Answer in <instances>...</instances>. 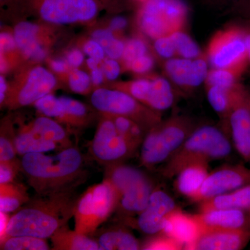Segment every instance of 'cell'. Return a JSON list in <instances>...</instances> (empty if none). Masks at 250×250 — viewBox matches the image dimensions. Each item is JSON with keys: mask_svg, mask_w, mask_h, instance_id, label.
<instances>
[{"mask_svg": "<svg viewBox=\"0 0 250 250\" xmlns=\"http://www.w3.org/2000/svg\"><path fill=\"white\" fill-rule=\"evenodd\" d=\"M242 72L228 68H210L205 82L206 87L211 85L231 88L238 84Z\"/></svg>", "mask_w": 250, "mask_h": 250, "instance_id": "e575fe53", "label": "cell"}, {"mask_svg": "<svg viewBox=\"0 0 250 250\" xmlns=\"http://www.w3.org/2000/svg\"><path fill=\"white\" fill-rule=\"evenodd\" d=\"M206 88L208 103L227 126L231 110L248 92L239 83L231 88L211 85Z\"/></svg>", "mask_w": 250, "mask_h": 250, "instance_id": "7402d4cb", "label": "cell"}, {"mask_svg": "<svg viewBox=\"0 0 250 250\" xmlns=\"http://www.w3.org/2000/svg\"><path fill=\"white\" fill-rule=\"evenodd\" d=\"M177 208L175 202L169 194L161 189L155 188L147 207L138 215L137 220L128 225L152 236L162 231L166 219Z\"/></svg>", "mask_w": 250, "mask_h": 250, "instance_id": "5bb4252c", "label": "cell"}, {"mask_svg": "<svg viewBox=\"0 0 250 250\" xmlns=\"http://www.w3.org/2000/svg\"><path fill=\"white\" fill-rule=\"evenodd\" d=\"M116 192L107 179L86 189L77 199L74 217L75 230L91 236L116 212Z\"/></svg>", "mask_w": 250, "mask_h": 250, "instance_id": "8992f818", "label": "cell"}, {"mask_svg": "<svg viewBox=\"0 0 250 250\" xmlns=\"http://www.w3.org/2000/svg\"><path fill=\"white\" fill-rule=\"evenodd\" d=\"M200 213L223 208L249 210L250 184L200 202Z\"/></svg>", "mask_w": 250, "mask_h": 250, "instance_id": "cb8c5ba5", "label": "cell"}, {"mask_svg": "<svg viewBox=\"0 0 250 250\" xmlns=\"http://www.w3.org/2000/svg\"><path fill=\"white\" fill-rule=\"evenodd\" d=\"M249 211H250V209H249Z\"/></svg>", "mask_w": 250, "mask_h": 250, "instance_id": "6125c7cd", "label": "cell"}, {"mask_svg": "<svg viewBox=\"0 0 250 250\" xmlns=\"http://www.w3.org/2000/svg\"><path fill=\"white\" fill-rule=\"evenodd\" d=\"M188 117L175 116L161 121L148 131L140 152V164L153 169L169 160L196 129Z\"/></svg>", "mask_w": 250, "mask_h": 250, "instance_id": "5b68a950", "label": "cell"}, {"mask_svg": "<svg viewBox=\"0 0 250 250\" xmlns=\"http://www.w3.org/2000/svg\"><path fill=\"white\" fill-rule=\"evenodd\" d=\"M47 239L29 236H9L0 241L1 250H47Z\"/></svg>", "mask_w": 250, "mask_h": 250, "instance_id": "1f68e13d", "label": "cell"}, {"mask_svg": "<svg viewBox=\"0 0 250 250\" xmlns=\"http://www.w3.org/2000/svg\"><path fill=\"white\" fill-rule=\"evenodd\" d=\"M78 197L75 189L36 195L10 217L2 240L15 236L50 238L73 218Z\"/></svg>", "mask_w": 250, "mask_h": 250, "instance_id": "7a4b0ae2", "label": "cell"}, {"mask_svg": "<svg viewBox=\"0 0 250 250\" xmlns=\"http://www.w3.org/2000/svg\"><path fill=\"white\" fill-rule=\"evenodd\" d=\"M90 102L103 115L126 117L147 131L162 121L160 112L148 107L123 90L98 88L92 94Z\"/></svg>", "mask_w": 250, "mask_h": 250, "instance_id": "ba28073f", "label": "cell"}, {"mask_svg": "<svg viewBox=\"0 0 250 250\" xmlns=\"http://www.w3.org/2000/svg\"><path fill=\"white\" fill-rule=\"evenodd\" d=\"M103 70L105 77L111 81L116 80L121 73V65L116 59H106L103 64Z\"/></svg>", "mask_w": 250, "mask_h": 250, "instance_id": "f6af8a7d", "label": "cell"}, {"mask_svg": "<svg viewBox=\"0 0 250 250\" xmlns=\"http://www.w3.org/2000/svg\"><path fill=\"white\" fill-rule=\"evenodd\" d=\"M228 131L231 134L233 147L243 160L250 166V95L238 102L229 116Z\"/></svg>", "mask_w": 250, "mask_h": 250, "instance_id": "ac0fdd59", "label": "cell"}, {"mask_svg": "<svg viewBox=\"0 0 250 250\" xmlns=\"http://www.w3.org/2000/svg\"><path fill=\"white\" fill-rule=\"evenodd\" d=\"M250 184V168L242 165L222 166L209 172L201 188L190 197L201 202Z\"/></svg>", "mask_w": 250, "mask_h": 250, "instance_id": "7c38bea8", "label": "cell"}, {"mask_svg": "<svg viewBox=\"0 0 250 250\" xmlns=\"http://www.w3.org/2000/svg\"><path fill=\"white\" fill-rule=\"evenodd\" d=\"M39 27L30 22H21L15 27L14 37L16 47L21 53L31 60L40 62L46 57V51L39 39Z\"/></svg>", "mask_w": 250, "mask_h": 250, "instance_id": "603a6c76", "label": "cell"}, {"mask_svg": "<svg viewBox=\"0 0 250 250\" xmlns=\"http://www.w3.org/2000/svg\"><path fill=\"white\" fill-rule=\"evenodd\" d=\"M8 214L9 213L0 211V218H1V220H0V224H1V226H0V241L4 238L5 233H6V228H7L8 223H9L10 218Z\"/></svg>", "mask_w": 250, "mask_h": 250, "instance_id": "816d5d0a", "label": "cell"}, {"mask_svg": "<svg viewBox=\"0 0 250 250\" xmlns=\"http://www.w3.org/2000/svg\"><path fill=\"white\" fill-rule=\"evenodd\" d=\"M92 38L100 44L109 59H121L124 54L125 43L117 39L111 29H98L92 34Z\"/></svg>", "mask_w": 250, "mask_h": 250, "instance_id": "d6a6232c", "label": "cell"}, {"mask_svg": "<svg viewBox=\"0 0 250 250\" xmlns=\"http://www.w3.org/2000/svg\"><path fill=\"white\" fill-rule=\"evenodd\" d=\"M56 85L55 77L49 70L42 66L34 67L24 83L6 98V103L11 108L28 106L50 93Z\"/></svg>", "mask_w": 250, "mask_h": 250, "instance_id": "9a60e30c", "label": "cell"}, {"mask_svg": "<svg viewBox=\"0 0 250 250\" xmlns=\"http://www.w3.org/2000/svg\"><path fill=\"white\" fill-rule=\"evenodd\" d=\"M104 178L114 188L117 196L115 213L123 224L146 208L155 189L152 181L143 171L123 164L105 167Z\"/></svg>", "mask_w": 250, "mask_h": 250, "instance_id": "277c9868", "label": "cell"}, {"mask_svg": "<svg viewBox=\"0 0 250 250\" xmlns=\"http://www.w3.org/2000/svg\"><path fill=\"white\" fill-rule=\"evenodd\" d=\"M184 248L182 243L162 231L152 235L141 245L143 250H180Z\"/></svg>", "mask_w": 250, "mask_h": 250, "instance_id": "8d00e7d4", "label": "cell"}, {"mask_svg": "<svg viewBox=\"0 0 250 250\" xmlns=\"http://www.w3.org/2000/svg\"><path fill=\"white\" fill-rule=\"evenodd\" d=\"M19 172H21L19 159L10 162H0V184L14 182Z\"/></svg>", "mask_w": 250, "mask_h": 250, "instance_id": "b9f144b4", "label": "cell"}, {"mask_svg": "<svg viewBox=\"0 0 250 250\" xmlns=\"http://www.w3.org/2000/svg\"><path fill=\"white\" fill-rule=\"evenodd\" d=\"M91 79L86 72L75 68L69 75L68 84L74 93H85L89 89Z\"/></svg>", "mask_w": 250, "mask_h": 250, "instance_id": "ab89813d", "label": "cell"}, {"mask_svg": "<svg viewBox=\"0 0 250 250\" xmlns=\"http://www.w3.org/2000/svg\"><path fill=\"white\" fill-rule=\"evenodd\" d=\"M117 130L136 148L141 147L148 131L136 122L121 116H110Z\"/></svg>", "mask_w": 250, "mask_h": 250, "instance_id": "4dcf8cb0", "label": "cell"}, {"mask_svg": "<svg viewBox=\"0 0 250 250\" xmlns=\"http://www.w3.org/2000/svg\"><path fill=\"white\" fill-rule=\"evenodd\" d=\"M50 239L55 250H102L91 236L71 230L67 225L59 229Z\"/></svg>", "mask_w": 250, "mask_h": 250, "instance_id": "d4e9b609", "label": "cell"}, {"mask_svg": "<svg viewBox=\"0 0 250 250\" xmlns=\"http://www.w3.org/2000/svg\"><path fill=\"white\" fill-rule=\"evenodd\" d=\"M188 17L184 0H146L137 14V24L143 34L153 40L183 31Z\"/></svg>", "mask_w": 250, "mask_h": 250, "instance_id": "52a82bcc", "label": "cell"}, {"mask_svg": "<svg viewBox=\"0 0 250 250\" xmlns=\"http://www.w3.org/2000/svg\"><path fill=\"white\" fill-rule=\"evenodd\" d=\"M139 1H143V2H144V1H146V0H139Z\"/></svg>", "mask_w": 250, "mask_h": 250, "instance_id": "91938a15", "label": "cell"}, {"mask_svg": "<svg viewBox=\"0 0 250 250\" xmlns=\"http://www.w3.org/2000/svg\"><path fill=\"white\" fill-rule=\"evenodd\" d=\"M99 7L97 0H40L39 10L45 22L70 24L91 21Z\"/></svg>", "mask_w": 250, "mask_h": 250, "instance_id": "8fae6325", "label": "cell"}, {"mask_svg": "<svg viewBox=\"0 0 250 250\" xmlns=\"http://www.w3.org/2000/svg\"><path fill=\"white\" fill-rule=\"evenodd\" d=\"M99 62L98 60L93 58H90L87 59L86 63L88 67H89L90 70H93V69L97 68L98 67Z\"/></svg>", "mask_w": 250, "mask_h": 250, "instance_id": "11a10c76", "label": "cell"}, {"mask_svg": "<svg viewBox=\"0 0 250 250\" xmlns=\"http://www.w3.org/2000/svg\"><path fill=\"white\" fill-rule=\"evenodd\" d=\"M250 241V229H202L197 239L184 250H239Z\"/></svg>", "mask_w": 250, "mask_h": 250, "instance_id": "e0dca14e", "label": "cell"}, {"mask_svg": "<svg viewBox=\"0 0 250 250\" xmlns=\"http://www.w3.org/2000/svg\"><path fill=\"white\" fill-rule=\"evenodd\" d=\"M247 11H248V12H250V6L249 8H248V9H247Z\"/></svg>", "mask_w": 250, "mask_h": 250, "instance_id": "680465c9", "label": "cell"}, {"mask_svg": "<svg viewBox=\"0 0 250 250\" xmlns=\"http://www.w3.org/2000/svg\"><path fill=\"white\" fill-rule=\"evenodd\" d=\"M208 1L213 3H222V4H227V3L228 4H231V3H233V4L238 5L243 2L244 0H208Z\"/></svg>", "mask_w": 250, "mask_h": 250, "instance_id": "db71d44e", "label": "cell"}, {"mask_svg": "<svg viewBox=\"0 0 250 250\" xmlns=\"http://www.w3.org/2000/svg\"><path fill=\"white\" fill-rule=\"evenodd\" d=\"M6 1V0H1V2H3V1Z\"/></svg>", "mask_w": 250, "mask_h": 250, "instance_id": "94428289", "label": "cell"}, {"mask_svg": "<svg viewBox=\"0 0 250 250\" xmlns=\"http://www.w3.org/2000/svg\"><path fill=\"white\" fill-rule=\"evenodd\" d=\"M127 24V21L123 16H116L110 22L109 29L112 31L123 30Z\"/></svg>", "mask_w": 250, "mask_h": 250, "instance_id": "c3c4849f", "label": "cell"}, {"mask_svg": "<svg viewBox=\"0 0 250 250\" xmlns=\"http://www.w3.org/2000/svg\"><path fill=\"white\" fill-rule=\"evenodd\" d=\"M136 150L137 148L118 132L111 118L103 115L88 147L92 159L108 167L123 164L132 157Z\"/></svg>", "mask_w": 250, "mask_h": 250, "instance_id": "30bf717a", "label": "cell"}, {"mask_svg": "<svg viewBox=\"0 0 250 250\" xmlns=\"http://www.w3.org/2000/svg\"><path fill=\"white\" fill-rule=\"evenodd\" d=\"M208 174V164L200 163L187 166L176 176L174 187L181 195L190 198L198 191Z\"/></svg>", "mask_w": 250, "mask_h": 250, "instance_id": "484cf974", "label": "cell"}, {"mask_svg": "<svg viewBox=\"0 0 250 250\" xmlns=\"http://www.w3.org/2000/svg\"><path fill=\"white\" fill-rule=\"evenodd\" d=\"M154 65V59L149 54L135 59L126 65L129 69L136 74H145L150 71Z\"/></svg>", "mask_w": 250, "mask_h": 250, "instance_id": "7bdbcfd3", "label": "cell"}, {"mask_svg": "<svg viewBox=\"0 0 250 250\" xmlns=\"http://www.w3.org/2000/svg\"><path fill=\"white\" fill-rule=\"evenodd\" d=\"M175 46L177 57L195 59L205 57L201 49L190 36L184 31H179L171 35Z\"/></svg>", "mask_w": 250, "mask_h": 250, "instance_id": "836d02e7", "label": "cell"}, {"mask_svg": "<svg viewBox=\"0 0 250 250\" xmlns=\"http://www.w3.org/2000/svg\"><path fill=\"white\" fill-rule=\"evenodd\" d=\"M68 63L62 59H54L51 62V67L57 73H63L68 69Z\"/></svg>", "mask_w": 250, "mask_h": 250, "instance_id": "681fc988", "label": "cell"}, {"mask_svg": "<svg viewBox=\"0 0 250 250\" xmlns=\"http://www.w3.org/2000/svg\"><path fill=\"white\" fill-rule=\"evenodd\" d=\"M29 200L27 188L23 184L15 182L0 184V211H16Z\"/></svg>", "mask_w": 250, "mask_h": 250, "instance_id": "f1b7e54d", "label": "cell"}, {"mask_svg": "<svg viewBox=\"0 0 250 250\" xmlns=\"http://www.w3.org/2000/svg\"><path fill=\"white\" fill-rule=\"evenodd\" d=\"M231 142L226 133L216 126H199L166 161L161 169V175L167 179L173 178L187 166L225 159L231 154Z\"/></svg>", "mask_w": 250, "mask_h": 250, "instance_id": "3957f363", "label": "cell"}, {"mask_svg": "<svg viewBox=\"0 0 250 250\" xmlns=\"http://www.w3.org/2000/svg\"><path fill=\"white\" fill-rule=\"evenodd\" d=\"M30 125L41 137L49 142L55 143L62 150L73 146L66 130L58 121H54L49 117L42 116L36 118Z\"/></svg>", "mask_w": 250, "mask_h": 250, "instance_id": "83f0119b", "label": "cell"}, {"mask_svg": "<svg viewBox=\"0 0 250 250\" xmlns=\"http://www.w3.org/2000/svg\"><path fill=\"white\" fill-rule=\"evenodd\" d=\"M201 231V225L195 215L187 214L177 208L166 219L161 231L175 238L185 247L195 241Z\"/></svg>", "mask_w": 250, "mask_h": 250, "instance_id": "ffe728a7", "label": "cell"}, {"mask_svg": "<svg viewBox=\"0 0 250 250\" xmlns=\"http://www.w3.org/2000/svg\"><path fill=\"white\" fill-rule=\"evenodd\" d=\"M118 89L126 92L143 104L159 112L168 109L175 100L170 82L161 77L131 81L120 85Z\"/></svg>", "mask_w": 250, "mask_h": 250, "instance_id": "4fadbf2b", "label": "cell"}, {"mask_svg": "<svg viewBox=\"0 0 250 250\" xmlns=\"http://www.w3.org/2000/svg\"><path fill=\"white\" fill-rule=\"evenodd\" d=\"M247 31L238 26L217 31L210 39L205 54L210 67L232 69L243 73L249 62Z\"/></svg>", "mask_w": 250, "mask_h": 250, "instance_id": "9c48e42d", "label": "cell"}, {"mask_svg": "<svg viewBox=\"0 0 250 250\" xmlns=\"http://www.w3.org/2000/svg\"><path fill=\"white\" fill-rule=\"evenodd\" d=\"M59 98L64 106V113L58 118L59 123H65L75 127L85 126L88 122V108L85 105L78 100L67 97L62 96Z\"/></svg>", "mask_w": 250, "mask_h": 250, "instance_id": "f546056e", "label": "cell"}, {"mask_svg": "<svg viewBox=\"0 0 250 250\" xmlns=\"http://www.w3.org/2000/svg\"><path fill=\"white\" fill-rule=\"evenodd\" d=\"M104 73L103 69L97 67V68L92 70L90 79H91L93 84L95 85L101 84L104 81Z\"/></svg>", "mask_w": 250, "mask_h": 250, "instance_id": "f907efd6", "label": "cell"}, {"mask_svg": "<svg viewBox=\"0 0 250 250\" xmlns=\"http://www.w3.org/2000/svg\"><path fill=\"white\" fill-rule=\"evenodd\" d=\"M21 164V172L38 195L76 189L88 176L84 157L73 146L54 156L44 153L24 154Z\"/></svg>", "mask_w": 250, "mask_h": 250, "instance_id": "6da1fadb", "label": "cell"}, {"mask_svg": "<svg viewBox=\"0 0 250 250\" xmlns=\"http://www.w3.org/2000/svg\"><path fill=\"white\" fill-rule=\"evenodd\" d=\"M202 229H250L249 210L223 208L195 214Z\"/></svg>", "mask_w": 250, "mask_h": 250, "instance_id": "d6986e66", "label": "cell"}, {"mask_svg": "<svg viewBox=\"0 0 250 250\" xmlns=\"http://www.w3.org/2000/svg\"><path fill=\"white\" fill-rule=\"evenodd\" d=\"M15 139L16 133L11 125H2L0 134V162L18 160Z\"/></svg>", "mask_w": 250, "mask_h": 250, "instance_id": "d590c367", "label": "cell"}, {"mask_svg": "<svg viewBox=\"0 0 250 250\" xmlns=\"http://www.w3.org/2000/svg\"><path fill=\"white\" fill-rule=\"evenodd\" d=\"M102 250H141V243L124 225L100 228L90 236Z\"/></svg>", "mask_w": 250, "mask_h": 250, "instance_id": "44dd1931", "label": "cell"}, {"mask_svg": "<svg viewBox=\"0 0 250 250\" xmlns=\"http://www.w3.org/2000/svg\"><path fill=\"white\" fill-rule=\"evenodd\" d=\"M147 54L148 47L146 41L141 38H132L125 42L123 59L126 65L135 59Z\"/></svg>", "mask_w": 250, "mask_h": 250, "instance_id": "f35d334b", "label": "cell"}, {"mask_svg": "<svg viewBox=\"0 0 250 250\" xmlns=\"http://www.w3.org/2000/svg\"><path fill=\"white\" fill-rule=\"evenodd\" d=\"M1 53L11 52L16 47L14 36L10 35L8 33H1Z\"/></svg>", "mask_w": 250, "mask_h": 250, "instance_id": "7dc6e473", "label": "cell"}, {"mask_svg": "<svg viewBox=\"0 0 250 250\" xmlns=\"http://www.w3.org/2000/svg\"><path fill=\"white\" fill-rule=\"evenodd\" d=\"M154 48L159 57L166 60L177 57L175 46L171 36H164L154 40Z\"/></svg>", "mask_w": 250, "mask_h": 250, "instance_id": "60d3db41", "label": "cell"}, {"mask_svg": "<svg viewBox=\"0 0 250 250\" xmlns=\"http://www.w3.org/2000/svg\"><path fill=\"white\" fill-rule=\"evenodd\" d=\"M83 51H84L85 54L90 58L96 59L100 62L104 59L105 54H106L103 46L94 39L85 42L84 47H83Z\"/></svg>", "mask_w": 250, "mask_h": 250, "instance_id": "ee69618b", "label": "cell"}, {"mask_svg": "<svg viewBox=\"0 0 250 250\" xmlns=\"http://www.w3.org/2000/svg\"><path fill=\"white\" fill-rule=\"evenodd\" d=\"M8 85L4 77H0V103H4L6 99V93H7Z\"/></svg>", "mask_w": 250, "mask_h": 250, "instance_id": "f5cc1de1", "label": "cell"}, {"mask_svg": "<svg viewBox=\"0 0 250 250\" xmlns=\"http://www.w3.org/2000/svg\"><path fill=\"white\" fill-rule=\"evenodd\" d=\"M38 111L49 118H61L64 113V106L60 98L49 93L34 103Z\"/></svg>", "mask_w": 250, "mask_h": 250, "instance_id": "74e56055", "label": "cell"}, {"mask_svg": "<svg viewBox=\"0 0 250 250\" xmlns=\"http://www.w3.org/2000/svg\"><path fill=\"white\" fill-rule=\"evenodd\" d=\"M208 65L206 56L195 59L174 57L166 60L164 70L174 84L182 89L191 90L205 82Z\"/></svg>", "mask_w": 250, "mask_h": 250, "instance_id": "2e32d148", "label": "cell"}, {"mask_svg": "<svg viewBox=\"0 0 250 250\" xmlns=\"http://www.w3.org/2000/svg\"><path fill=\"white\" fill-rule=\"evenodd\" d=\"M250 6V0H246V3L243 5V8L247 9Z\"/></svg>", "mask_w": 250, "mask_h": 250, "instance_id": "6f0895ef", "label": "cell"}, {"mask_svg": "<svg viewBox=\"0 0 250 250\" xmlns=\"http://www.w3.org/2000/svg\"><path fill=\"white\" fill-rule=\"evenodd\" d=\"M18 155L23 156L29 153L50 152L59 147L55 143L49 142L36 132L28 125L16 133L15 139Z\"/></svg>", "mask_w": 250, "mask_h": 250, "instance_id": "4316f807", "label": "cell"}, {"mask_svg": "<svg viewBox=\"0 0 250 250\" xmlns=\"http://www.w3.org/2000/svg\"><path fill=\"white\" fill-rule=\"evenodd\" d=\"M246 45L247 49H248V60L250 63V31H247Z\"/></svg>", "mask_w": 250, "mask_h": 250, "instance_id": "9f6ffc18", "label": "cell"}, {"mask_svg": "<svg viewBox=\"0 0 250 250\" xmlns=\"http://www.w3.org/2000/svg\"><path fill=\"white\" fill-rule=\"evenodd\" d=\"M83 54L79 49H75L69 52L67 54L66 60L67 63L70 67H74V68H77L83 63Z\"/></svg>", "mask_w": 250, "mask_h": 250, "instance_id": "bcb514c9", "label": "cell"}]
</instances>
